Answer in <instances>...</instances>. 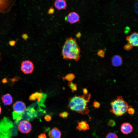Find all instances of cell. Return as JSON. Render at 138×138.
<instances>
[{
    "label": "cell",
    "instance_id": "f1b7e54d",
    "mask_svg": "<svg viewBox=\"0 0 138 138\" xmlns=\"http://www.w3.org/2000/svg\"><path fill=\"white\" fill-rule=\"evenodd\" d=\"M98 55L102 57H104L105 53L104 51L102 50H99L98 52Z\"/></svg>",
    "mask_w": 138,
    "mask_h": 138
},
{
    "label": "cell",
    "instance_id": "d6a6232c",
    "mask_svg": "<svg viewBox=\"0 0 138 138\" xmlns=\"http://www.w3.org/2000/svg\"><path fill=\"white\" fill-rule=\"evenodd\" d=\"M83 91L84 95H86L88 94V91L87 89L86 88H84L83 89Z\"/></svg>",
    "mask_w": 138,
    "mask_h": 138
},
{
    "label": "cell",
    "instance_id": "7a4b0ae2",
    "mask_svg": "<svg viewBox=\"0 0 138 138\" xmlns=\"http://www.w3.org/2000/svg\"><path fill=\"white\" fill-rule=\"evenodd\" d=\"M91 96L89 93L82 96H75L70 99L68 106L73 111L83 114H87L89 112L87 105Z\"/></svg>",
    "mask_w": 138,
    "mask_h": 138
},
{
    "label": "cell",
    "instance_id": "277c9868",
    "mask_svg": "<svg viewBox=\"0 0 138 138\" xmlns=\"http://www.w3.org/2000/svg\"><path fill=\"white\" fill-rule=\"evenodd\" d=\"M12 121L8 118L4 117L0 121V138H12Z\"/></svg>",
    "mask_w": 138,
    "mask_h": 138
},
{
    "label": "cell",
    "instance_id": "4dcf8cb0",
    "mask_svg": "<svg viewBox=\"0 0 138 138\" xmlns=\"http://www.w3.org/2000/svg\"><path fill=\"white\" fill-rule=\"evenodd\" d=\"M38 138H47V136L45 134L43 133L39 135L38 136Z\"/></svg>",
    "mask_w": 138,
    "mask_h": 138
},
{
    "label": "cell",
    "instance_id": "ba28073f",
    "mask_svg": "<svg viewBox=\"0 0 138 138\" xmlns=\"http://www.w3.org/2000/svg\"><path fill=\"white\" fill-rule=\"evenodd\" d=\"M33 63L29 60H25L21 63L20 69L22 72L25 74L31 73L34 69Z\"/></svg>",
    "mask_w": 138,
    "mask_h": 138
},
{
    "label": "cell",
    "instance_id": "44dd1931",
    "mask_svg": "<svg viewBox=\"0 0 138 138\" xmlns=\"http://www.w3.org/2000/svg\"><path fill=\"white\" fill-rule=\"evenodd\" d=\"M105 138H118L117 135L115 133L110 132L106 136Z\"/></svg>",
    "mask_w": 138,
    "mask_h": 138
},
{
    "label": "cell",
    "instance_id": "83f0119b",
    "mask_svg": "<svg viewBox=\"0 0 138 138\" xmlns=\"http://www.w3.org/2000/svg\"><path fill=\"white\" fill-rule=\"evenodd\" d=\"M17 41V40L16 41L14 40H10L9 42V44L10 46L14 47L15 46Z\"/></svg>",
    "mask_w": 138,
    "mask_h": 138
},
{
    "label": "cell",
    "instance_id": "ac0fdd59",
    "mask_svg": "<svg viewBox=\"0 0 138 138\" xmlns=\"http://www.w3.org/2000/svg\"><path fill=\"white\" fill-rule=\"evenodd\" d=\"M123 62L121 57L119 55H116L113 56L111 59V63L113 66L118 67L121 66Z\"/></svg>",
    "mask_w": 138,
    "mask_h": 138
},
{
    "label": "cell",
    "instance_id": "e0dca14e",
    "mask_svg": "<svg viewBox=\"0 0 138 138\" xmlns=\"http://www.w3.org/2000/svg\"><path fill=\"white\" fill-rule=\"evenodd\" d=\"M77 123V125L76 127V129L80 131H85L89 129V124L85 121H78Z\"/></svg>",
    "mask_w": 138,
    "mask_h": 138
},
{
    "label": "cell",
    "instance_id": "7c38bea8",
    "mask_svg": "<svg viewBox=\"0 0 138 138\" xmlns=\"http://www.w3.org/2000/svg\"><path fill=\"white\" fill-rule=\"evenodd\" d=\"M120 131L123 134H128L132 132L133 131V127L130 123L124 122L121 125Z\"/></svg>",
    "mask_w": 138,
    "mask_h": 138
},
{
    "label": "cell",
    "instance_id": "e575fe53",
    "mask_svg": "<svg viewBox=\"0 0 138 138\" xmlns=\"http://www.w3.org/2000/svg\"><path fill=\"white\" fill-rule=\"evenodd\" d=\"M2 111V109L1 107L0 106V115L1 114Z\"/></svg>",
    "mask_w": 138,
    "mask_h": 138
},
{
    "label": "cell",
    "instance_id": "d590c367",
    "mask_svg": "<svg viewBox=\"0 0 138 138\" xmlns=\"http://www.w3.org/2000/svg\"><path fill=\"white\" fill-rule=\"evenodd\" d=\"M1 55V53H0V61L1 60V58H0Z\"/></svg>",
    "mask_w": 138,
    "mask_h": 138
},
{
    "label": "cell",
    "instance_id": "4fadbf2b",
    "mask_svg": "<svg viewBox=\"0 0 138 138\" xmlns=\"http://www.w3.org/2000/svg\"><path fill=\"white\" fill-rule=\"evenodd\" d=\"M24 114H26L28 120L32 119L37 116L35 110L33 107L31 106L27 108Z\"/></svg>",
    "mask_w": 138,
    "mask_h": 138
},
{
    "label": "cell",
    "instance_id": "d4e9b609",
    "mask_svg": "<svg viewBox=\"0 0 138 138\" xmlns=\"http://www.w3.org/2000/svg\"><path fill=\"white\" fill-rule=\"evenodd\" d=\"M93 107L95 108H98L100 107V104L99 102L97 101H94L93 103Z\"/></svg>",
    "mask_w": 138,
    "mask_h": 138
},
{
    "label": "cell",
    "instance_id": "836d02e7",
    "mask_svg": "<svg viewBox=\"0 0 138 138\" xmlns=\"http://www.w3.org/2000/svg\"><path fill=\"white\" fill-rule=\"evenodd\" d=\"M81 36L80 34L79 33L76 35V37L77 38H79Z\"/></svg>",
    "mask_w": 138,
    "mask_h": 138
},
{
    "label": "cell",
    "instance_id": "484cf974",
    "mask_svg": "<svg viewBox=\"0 0 138 138\" xmlns=\"http://www.w3.org/2000/svg\"><path fill=\"white\" fill-rule=\"evenodd\" d=\"M128 113L130 115L133 114L135 112L134 109L131 107H130L128 109Z\"/></svg>",
    "mask_w": 138,
    "mask_h": 138
},
{
    "label": "cell",
    "instance_id": "8fae6325",
    "mask_svg": "<svg viewBox=\"0 0 138 138\" xmlns=\"http://www.w3.org/2000/svg\"><path fill=\"white\" fill-rule=\"evenodd\" d=\"M128 43L133 47H138V32H134L126 38Z\"/></svg>",
    "mask_w": 138,
    "mask_h": 138
},
{
    "label": "cell",
    "instance_id": "3957f363",
    "mask_svg": "<svg viewBox=\"0 0 138 138\" xmlns=\"http://www.w3.org/2000/svg\"><path fill=\"white\" fill-rule=\"evenodd\" d=\"M111 108L110 112L117 117L123 115L128 111L131 106L125 101L122 97L118 96L110 103Z\"/></svg>",
    "mask_w": 138,
    "mask_h": 138
},
{
    "label": "cell",
    "instance_id": "8d00e7d4",
    "mask_svg": "<svg viewBox=\"0 0 138 138\" xmlns=\"http://www.w3.org/2000/svg\"></svg>",
    "mask_w": 138,
    "mask_h": 138
},
{
    "label": "cell",
    "instance_id": "52a82bcc",
    "mask_svg": "<svg viewBox=\"0 0 138 138\" xmlns=\"http://www.w3.org/2000/svg\"><path fill=\"white\" fill-rule=\"evenodd\" d=\"M19 122L18 128L20 132L23 134H27L31 132L32 130V125L29 121L23 120Z\"/></svg>",
    "mask_w": 138,
    "mask_h": 138
},
{
    "label": "cell",
    "instance_id": "9a60e30c",
    "mask_svg": "<svg viewBox=\"0 0 138 138\" xmlns=\"http://www.w3.org/2000/svg\"><path fill=\"white\" fill-rule=\"evenodd\" d=\"M54 5L55 7L59 10L66 9L67 7L66 0H55Z\"/></svg>",
    "mask_w": 138,
    "mask_h": 138
},
{
    "label": "cell",
    "instance_id": "d6986e66",
    "mask_svg": "<svg viewBox=\"0 0 138 138\" xmlns=\"http://www.w3.org/2000/svg\"><path fill=\"white\" fill-rule=\"evenodd\" d=\"M75 77V75L72 73H69L67 74L65 76L62 77L63 80H66L70 82L73 80Z\"/></svg>",
    "mask_w": 138,
    "mask_h": 138
},
{
    "label": "cell",
    "instance_id": "ffe728a7",
    "mask_svg": "<svg viewBox=\"0 0 138 138\" xmlns=\"http://www.w3.org/2000/svg\"><path fill=\"white\" fill-rule=\"evenodd\" d=\"M67 85L68 86L71 88L72 92H74L77 90V87L76 84L70 82L68 83Z\"/></svg>",
    "mask_w": 138,
    "mask_h": 138
},
{
    "label": "cell",
    "instance_id": "7402d4cb",
    "mask_svg": "<svg viewBox=\"0 0 138 138\" xmlns=\"http://www.w3.org/2000/svg\"><path fill=\"white\" fill-rule=\"evenodd\" d=\"M69 115V113L67 111H64L60 113L59 114V116L63 118H67Z\"/></svg>",
    "mask_w": 138,
    "mask_h": 138
},
{
    "label": "cell",
    "instance_id": "cb8c5ba5",
    "mask_svg": "<svg viewBox=\"0 0 138 138\" xmlns=\"http://www.w3.org/2000/svg\"><path fill=\"white\" fill-rule=\"evenodd\" d=\"M133 47L131 45L128 43L124 45V48L125 50H130Z\"/></svg>",
    "mask_w": 138,
    "mask_h": 138
},
{
    "label": "cell",
    "instance_id": "603a6c76",
    "mask_svg": "<svg viewBox=\"0 0 138 138\" xmlns=\"http://www.w3.org/2000/svg\"><path fill=\"white\" fill-rule=\"evenodd\" d=\"M116 123L114 120L110 119L109 120L108 122V125L111 127H113L116 125Z\"/></svg>",
    "mask_w": 138,
    "mask_h": 138
},
{
    "label": "cell",
    "instance_id": "4316f807",
    "mask_svg": "<svg viewBox=\"0 0 138 138\" xmlns=\"http://www.w3.org/2000/svg\"><path fill=\"white\" fill-rule=\"evenodd\" d=\"M44 119L46 121L49 122L51 120L52 117L50 115L47 114L44 116Z\"/></svg>",
    "mask_w": 138,
    "mask_h": 138
},
{
    "label": "cell",
    "instance_id": "30bf717a",
    "mask_svg": "<svg viewBox=\"0 0 138 138\" xmlns=\"http://www.w3.org/2000/svg\"><path fill=\"white\" fill-rule=\"evenodd\" d=\"M80 19L79 15L75 12L70 13L65 18V20L71 24H74Z\"/></svg>",
    "mask_w": 138,
    "mask_h": 138
},
{
    "label": "cell",
    "instance_id": "8992f818",
    "mask_svg": "<svg viewBox=\"0 0 138 138\" xmlns=\"http://www.w3.org/2000/svg\"><path fill=\"white\" fill-rule=\"evenodd\" d=\"M16 0H0V13L8 12L14 6Z\"/></svg>",
    "mask_w": 138,
    "mask_h": 138
},
{
    "label": "cell",
    "instance_id": "9c48e42d",
    "mask_svg": "<svg viewBox=\"0 0 138 138\" xmlns=\"http://www.w3.org/2000/svg\"><path fill=\"white\" fill-rule=\"evenodd\" d=\"M46 95L45 94L36 92L31 94L29 97V100L31 101H34L37 99L38 103H40V105H42V102H43L45 99Z\"/></svg>",
    "mask_w": 138,
    "mask_h": 138
},
{
    "label": "cell",
    "instance_id": "5bb4252c",
    "mask_svg": "<svg viewBox=\"0 0 138 138\" xmlns=\"http://www.w3.org/2000/svg\"><path fill=\"white\" fill-rule=\"evenodd\" d=\"M62 133L57 128L55 127L50 130L48 133L49 138H61Z\"/></svg>",
    "mask_w": 138,
    "mask_h": 138
},
{
    "label": "cell",
    "instance_id": "f546056e",
    "mask_svg": "<svg viewBox=\"0 0 138 138\" xmlns=\"http://www.w3.org/2000/svg\"><path fill=\"white\" fill-rule=\"evenodd\" d=\"M54 12V9L52 6L50 7L48 11V13L49 14H53Z\"/></svg>",
    "mask_w": 138,
    "mask_h": 138
},
{
    "label": "cell",
    "instance_id": "2e32d148",
    "mask_svg": "<svg viewBox=\"0 0 138 138\" xmlns=\"http://www.w3.org/2000/svg\"><path fill=\"white\" fill-rule=\"evenodd\" d=\"M2 101L5 106L11 105L13 102V98L9 94L7 93L3 95L1 97Z\"/></svg>",
    "mask_w": 138,
    "mask_h": 138
},
{
    "label": "cell",
    "instance_id": "6da1fadb",
    "mask_svg": "<svg viewBox=\"0 0 138 138\" xmlns=\"http://www.w3.org/2000/svg\"><path fill=\"white\" fill-rule=\"evenodd\" d=\"M80 51L76 39L70 37L66 39L62 47V55L65 60L77 61L80 57Z\"/></svg>",
    "mask_w": 138,
    "mask_h": 138
},
{
    "label": "cell",
    "instance_id": "5b68a950",
    "mask_svg": "<svg viewBox=\"0 0 138 138\" xmlns=\"http://www.w3.org/2000/svg\"><path fill=\"white\" fill-rule=\"evenodd\" d=\"M13 110L12 113L13 119L18 123L22 119V115L27 109L26 105L21 101H17L13 104Z\"/></svg>",
    "mask_w": 138,
    "mask_h": 138
},
{
    "label": "cell",
    "instance_id": "1f68e13d",
    "mask_svg": "<svg viewBox=\"0 0 138 138\" xmlns=\"http://www.w3.org/2000/svg\"><path fill=\"white\" fill-rule=\"evenodd\" d=\"M22 38L24 40H26L28 38V36L26 34H24L22 36Z\"/></svg>",
    "mask_w": 138,
    "mask_h": 138
}]
</instances>
